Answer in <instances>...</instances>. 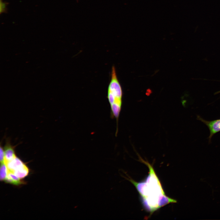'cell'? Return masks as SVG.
<instances>
[{"mask_svg": "<svg viewBox=\"0 0 220 220\" xmlns=\"http://www.w3.org/2000/svg\"><path fill=\"white\" fill-rule=\"evenodd\" d=\"M5 164L7 166L8 171L13 173L25 164L17 157Z\"/></svg>", "mask_w": 220, "mask_h": 220, "instance_id": "5b68a950", "label": "cell"}, {"mask_svg": "<svg viewBox=\"0 0 220 220\" xmlns=\"http://www.w3.org/2000/svg\"><path fill=\"white\" fill-rule=\"evenodd\" d=\"M197 119L208 127L210 131L208 137L209 141L214 134L220 131V119L209 121L205 120L199 116H197Z\"/></svg>", "mask_w": 220, "mask_h": 220, "instance_id": "3957f363", "label": "cell"}, {"mask_svg": "<svg viewBox=\"0 0 220 220\" xmlns=\"http://www.w3.org/2000/svg\"><path fill=\"white\" fill-rule=\"evenodd\" d=\"M29 169L25 164L15 171L14 173L20 179H22L27 176L29 173Z\"/></svg>", "mask_w": 220, "mask_h": 220, "instance_id": "52a82bcc", "label": "cell"}, {"mask_svg": "<svg viewBox=\"0 0 220 220\" xmlns=\"http://www.w3.org/2000/svg\"><path fill=\"white\" fill-rule=\"evenodd\" d=\"M111 76L108 88L107 98L110 106L111 116L118 123L122 107L123 92L114 66L112 67Z\"/></svg>", "mask_w": 220, "mask_h": 220, "instance_id": "7a4b0ae2", "label": "cell"}, {"mask_svg": "<svg viewBox=\"0 0 220 220\" xmlns=\"http://www.w3.org/2000/svg\"><path fill=\"white\" fill-rule=\"evenodd\" d=\"M5 163L12 160L16 156L15 151V147L10 144L9 140H7L3 148Z\"/></svg>", "mask_w": 220, "mask_h": 220, "instance_id": "277c9868", "label": "cell"}, {"mask_svg": "<svg viewBox=\"0 0 220 220\" xmlns=\"http://www.w3.org/2000/svg\"><path fill=\"white\" fill-rule=\"evenodd\" d=\"M6 182L16 185L24 183V182L16 176L14 173L8 171L6 178L5 181Z\"/></svg>", "mask_w": 220, "mask_h": 220, "instance_id": "8992f818", "label": "cell"}, {"mask_svg": "<svg viewBox=\"0 0 220 220\" xmlns=\"http://www.w3.org/2000/svg\"><path fill=\"white\" fill-rule=\"evenodd\" d=\"M140 160L148 168L147 176L144 180L139 182L131 179L129 180L134 185L139 193L142 206L145 210L151 214L167 204L176 203V200L165 195L152 166L148 162L141 158Z\"/></svg>", "mask_w": 220, "mask_h": 220, "instance_id": "6da1fadb", "label": "cell"}, {"mask_svg": "<svg viewBox=\"0 0 220 220\" xmlns=\"http://www.w3.org/2000/svg\"><path fill=\"white\" fill-rule=\"evenodd\" d=\"M8 173V170L5 163H1L0 178L1 181H5Z\"/></svg>", "mask_w": 220, "mask_h": 220, "instance_id": "ba28073f", "label": "cell"}, {"mask_svg": "<svg viewBox=\"0 0 220 220\" xmlns=\"http://www.w3.org/2000/svg\"><path fill=\"white\" fill-rule=\"evenodd\" d=\"M6 3L2 2H1L0 4V12H4L6 10Z\"/></svg>", "mask_w": 220, "mask_h": 220, "instance_id": "30bf717a", "label": "cell"}, {"mask_svg": "<svg viewBox=\"0 0 220 220\" xmlns=\"http://www.w3.org/2000/svg\"><path fill=\"white\" fill-rule=\"evenodd\" d=\"M0 159L1 163H5V155L3 148L1 145L0 148Z\"/></svg>", "mask_w": 220, "mask_h": 220, "instance_id": "9c48e42d", "label": "cell"}]
</instances>
